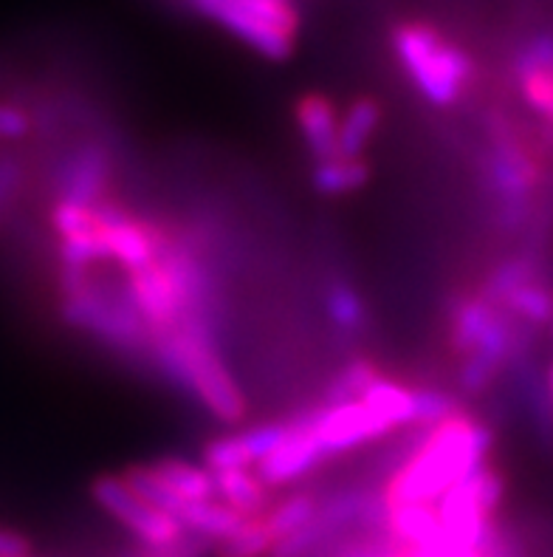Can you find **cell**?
<instances>
[{"mask_svg": "<svg viewBox=\"0 0 553 557\" xmlns=\"http://www.w3.org/2000/svg\"><path fill=\"white\" fill-rule=\"evenodd\" d=\"M494 428L472 413H457L429 431L415 433L413 447L381 484V498L395 504H438L477 467L491 461Z\"/></svg>", "mask_w": 553, "mask_h": 557, "instance_id": "cell-1", "label": "cell"}, {"mask_svg": "<svg viewBox=\"0 0 553 557\" xmlns=\"http://www.w3.org/2000/svg\"><path fill=\"white\" fill-rule=\"evenodd\" d=\"M148 366L181 394L192 396L217 422L246 419V396L221 351V332L203 323H176L150 332Z\"/></svg>", "mask_w": 553, "mask_h": 557, "instance_id": "cell-2", "label": "cell"}, {"mask_svg": "<svg viewBox=\"0 0 553 557\" xmlns=\"http://www.w3.org/2000/svg\"><path fill=\"white\" fill-rule=\"evenodd\" d=\"M56 311L68 329L88 334L113 354L148 362L150 325L127 295L125 277L99 269H56Z\"/></svg>", "mask_w": 553, "mask_h": 557, "instance_id": "cell-3", "label": "cell"}, {"mask_svg": "<svg viewBox=\"0 0 553 557\" xmlns=\"http://www.w3.org/2000/svg\"><path fill=\"white\" fill-rule=\"evenodd\" d=\"M392 54L415 91L435 108H455L477 77L469 51L429 23L404 21L392 26Z\"/></svg>", "mask_w": 553, "mask_h": 557, "instance_id": "cell-4", "label": "cell"}, {"mask_svg": "<svg viewBox=\"0 0 553 557\" xmlns=\"http://www.w3.org/2000/svg\"><path fill=\"white\" fill-rule=\"evenodd\" d=\"M483 178L491 196L494 224L508 235L526 230V224L531 221L533 193L540 184V164L526 148V141L519 139L512 125L500 116L489 120Z\"/></svg>", "mask_w": 553, "mask_h": 557, "instance_id": "cell-5", "label": "cell"}, {"mask_svg": "<svg viewBox=\"0 0 553 557\" xmlns=\"http://www.w3.org/2000/svg\"><path fill=\"white\" fill-rule=\"evenodd\" d=\"M189 9L260 57L282 63L294 54L300 12L291 0H184Z\"/></svg>", "mask_w": 553, "mask_h": 557, "instance_id": "cell-6", "label": "cell"}, {"mask_svg": "<svg viewBox=\"0 0 553 557\" xmlns=\"http://www.w3.org/2000/svg\"><path fill=\"white\" fill-rule=\"evenodd\" d=\"M91 498L102 512L122 523L141 546L176 544L187 532L176 518H169L167 512L144 502L122 475H99L91 484Z\"/></svg>", "mask_w": 553, "mask_h": 557, "instance_id": "cell-7", "label": "cell"}, {"mask_svg": "<svg viewBox=\"0 0 553 557\" xmlns=\"http://www.w3.org/2000/svg\"><path fill=\"white\" fill-rule=\"evenodd\" d=\"M113 173L116 162L105 141L83 139L71 150H65L51 168V193L54 201L93 207L111 198Z\"/></svg>", "mask_w": 553, "mask_h": 557, "instance_id": "cell-8", "label": "cell"}, {"mask_svg": "<svg viewBox=\"0 0 553 557\" xmlns=\"http://www.w3.org/2000/svg\"><path fill=\"white\" fill-rule=\"evenodd\" d=\"M311 422H314V433L328 461L395 433V428L362 399L339 405L319 403L316 408H311Z\"/></svg>", "mask_w": 553, "mask_h": 557, "instance_id": "cell-9", "label": "cell"}, {"mask_svg": "<svg viewBox=\"0 0 553 557\" xmlns=\"http://www.w3.org/2000/svg\"><path fill=\"white\" fill-rule=\"evenodd\" d=\"M291 419V431H288L286 442H282L277 450L268 456L260 467H254L260 473V479L266 481L272 490L288 487V484H297L305 475L316 473L319 467L328 461L323 445L314 433V422H311V408L300 410Z\"/></svg>", "mask_w": 553, "mask_h": 557, "instance_id": "cell-10", "label": "cell"}, {"mask_svg": "<svg viewBox=\"0 0 553 557\" xmlns=\"http://www.w3.org/2000/svg\"><path fill=\"white\" fill-rule=\"evenodd\" d=\"M288 431H291V419H272L246 431L215 436L203 445L201 465L210 467L212 473L235 470V467H260L286 442Z\"/></svg>", "mask_w": 553, "mask_h": 557, "instance_id": "cell-11", "label": "cell"}, {"mask_svg": "<svg viewBox=\"0 0 553 557\" xmlns=\"http://www.w3.org/2000/svg\"><path fill=\"white\" fill-rule=\"evenodd\" d=\"M122 277H125L127 295L136 304V309L141 311V318L150 325V332L169 329V325H176L181 320L178 292L159 258L148 263V267L134 269V272H122Z\"/></svg>", "mask_w": 553, "mask_h": 557, "instance_id": "cell-12", "label": "cell"}, {"mask_svg": "<svg viewBox=\"0 0 553 557\" xmlns=\"http://www.w3.org/2000/svg\"><path fill=\"white\" fill-rule=\"evenodd\" d=\"M339 120L337 106L325 94H302L294 102V122L314 164L339 156Z\"/></svg>", "mask_w": 553, "mask_h": 557, "instance_id": "cell-13", "label": "cell"}, {"mask_svg": "<svg viewBox=\"0 0 553 557\" xmlns=\"http://www.w3.org/2000/svg\"><path fill=\"white\" fill-rule=\"evenodd\" d=\"M217 502L238 509L246 518H263L272 507V493L266 481L260 479L254 467H235V470H217L215 473Z\"/></svg>", "mask_w": 553, "mask_h": 557, "instance_id": "cell-14", "label": "cell"}, {"mask_svg": "<svg viewBox=\"0 0 553 557\" xmlns=\"http://www.w3.org/2000/svg\"><path fill=\"white\" fill-rule=\"evenodd\" d=\"M387 504V502H385ZM387 532L410 549H427L443 535L435 504H387Z\"/></svg>", "mask_w": 553, "mask_h": 557, "instance_id": "cell-15", "label": "cell"}, {"mask_svg": "<svg viewBox=\"0 0 553 557\" xmlns=\"http://www.w3.org/2000/svg\"><path fill=\"white\" fill-rule=\"evenodd\" d=\"M155 479L164 481L184 502H215V473L206 465H196L187 459H159L148 465Z\"/></svg>", "mask_w": 553, "mask_h": 557, "instance_id": "cell-16", "label": "cell"}, {"mask_svg": "<svg viewBox=\"0 0 553 557\" xmlns=\"http://www.w3.org/2000/svg\"><path fill=\"white\" fill-rule=\"evenodd\" d=\"M381 125V106L373 97L353 99L339 120V156L344 159H365L373 136Z\"/></svg>", "mask_w": 553, "mask_h": 557, "instance_id": "cell-17", "label": "cell"}, {"mask_svg": "<svg viewBox=\"0 0 553 557\" xmlns=\"http://www.w3.org/2000/svg\"><path fill=\"white\" fill-rule=\"evenodd\" d=\"M362 403L370 405L378 417H385L395 431L415 428V385H406V382L381 374L365 391Z\"/></svg>", "mask_w": 553, "mask_h": 557, "instance_id": "cell-18", "label": "cell"}, {"mask_svg": "<svg viewBox=\"0 0 553 557\" xmlns=\"http://www.w3.org/2000/svg\"><path fill=\"white\" fill-rule=\"evenodd\" d=\"M249 521L246 516H240L238 509L226 507L224 502H192L187 504L181 516V527L192 535H201L212 544H221L226 537H231L235 532Z\"/></svg>", "mask_w": 553, "mask_h": 557, "instance_id": "cell-19", "label": "cell"}, {"mask_svg": "<svg viewBox=\"0 0 553 557\" xmlns=\"http://www.w3.org/2000/svg\"><path fill=\"white\" fill-rule=\"evenodd\" d=\"M323 498L325 495H319L316 490H294L280 502H274L266 516H263L274 541L280 544L282 537L294 535L302 527H309L316 512H319V507H323Z\"/></svg>", "mask_w": 553, "mask_h": 557, "instance_id": "cell-20", "label": "cell"}, {"mask_svg": "<svg viewBox=\"0 0 553 557\" xmlns=\"http://www.w3.org/2000/svg\"><path fill=\"white\" fill-rule=\"evenodd\" d=\"M370 182V164L365 159H344L334 156L328 162H316L311 170V184L319 196L339 198L362 190Z\"/></svg>", "mask_w": 553, "mask_h": 557, "instance_id": "cell-21", "label": "cell"}, {"mask_svg": "<svg viewBox=\"0 0 553 557\" xmlns=\"http://www.w3.org/2000/svg\"><path fill=\"white\" fill-rule=\"evenodd\" d=\"M325 311H328L330 323L337 325L342 334H362L367 329V304L365 297L359 295V289L351 281L344 277H334V281L325 283L323 295Z\"/></svg>", "mask_w": 553, "mask_h": 557, "instance_id": "cell-22", "label": "cell"}, {"mask_svg": "<svg viewBox=\"0 0 553 557\" xmlns=\"http://www.w3.org/2000/svg\"><path fill=\"white\" fill-rule=\"evenodd\" d=\"M537 277H542V272L533 255H512V258L500 261L498 267H494V272L486 277V283L480 286V295H486L491 304H498L500 309H503L505 300H508L519 286L537 281Z\"/></svg>", "mask_w": 553, "mask_h": 557, "instance_id": "cell-23", "label": "cell"}, {"mask_svg": "<svg viewBox=\"0 0 553 557\" xmlns=\"http://www.w3.org/2000/svg\"><path fill=\"white\" fill-rule=\"evenodd\" d=\"M503 309L517 318L519 323L531 325V329H542V325L553 323V286H548L542 277L519 286L508 300L503 304Z\"/></svg>", "mask_w": 553, "mask_h": 557, "instance_id": "cell-24", "label": "cell"}, {"mask_svg": "<svg viewBox=\"0 0 553 557\" xmlns=\"http://www.w3.org/2000/svg\"><path fill=\"white\" fill-rule=\"evenodd\" d=\"M381 376L378 366L373 360H365V357H356V360L344 362L339 368L334 380L328 382L325 388L323 405H339V403H353V399H362L365 391L370 388L373 382Z\"/></svg>", "mask_w": 553, "mask_h": 557, "instance_id": "cell-25", "label": "cell"}, {"mask_svg": "<svg viewBox=\"0 0 553 557\" xmlns=\"http://www.w3.org/2000/svg\"><path fill=\"white\" fill-rule=\"evenodd\" d=\"M277 546L263 518H249L238 532L215 546V557H268Z\"/></svg>", "mask_w": 553, "mask_h": 557, "instance_id": "cell-26", "label": "cell"}, {"mask_svg": "<svg viewBox=\"0 0 553 557\" xmlns=\"http://www.w3.org/2000/svg\"><path fill=\"white\" fill-rule=\"evenodd\" d=\"M463 413V405L455 394L443 388L415 385V431H429L435 424Z\"/></svg>", "mask_w": 553, "mask_h": 557, "instance_id": "cell-27", "label": "cell"}, {"mask_svg": "<svg viewBox=\"0 0 553 557\" xmlns=\"http://www.w3.org/2000/svg\"><path fill=\"white\" fill-rule=\"evenodd\" d=\"M531 71H553V32H537L512 57L514 79L526 77Z\"/></svg>", "mask_w": 553, "mask_h": 557, "instance_id": "cell-28", "label": "cell"}, {"mask_svg": "<svg viewBox=\"0 0 553 557\" xmlns=\"http://www.w3.org/2000/svg\"><path fill=\"white\" fill-rule=\"evenodd\" d=\"M28 176V164L23 156L12 150H0V221L7 219L9 207L17 201L23 193V184Z\"/></svg>", "mask_w": 553, "mask_h": 557, "instance_id": "cell-29", "label": "cell"}, {"mask_svg": "<svg viewBox=\"0 0 553 557\" xmlns=\"http://www.w3.org/2000/svg\"><path fill=\"white\" fill-rule=\"evenodd\" d=\"M517 88L531 111L553 122V71H531L517 79Z\"/></svg>", "mask_w": 553, "mask_h": 557, "instance_id": "cell-30", "label": "cell"}, {"mask_svg": "<svg viewBox=\"0 0 553 557\" xmlns=\"http://www.w3.org/2000/svg\"><path fill=\"white\" fill-rule=\"evenodd\" d=\"M32 127L35 122L26 108L0 99V141H23L32 136Z\"/></svg>", "mask_w": 553, "mask_h": 557, "instance_id": "cell-31", "label": "cell"}, {"mask_svg": "<svg viewBox=\"0 0 553 557\" xmlns=\"http://www.w3.org/2000/svg\"><path fill=\"white\" fill-rule=\"evenodd\" d=\"M0 557H32V541L21 532L0 527Z\"/></svg>", "mask_w": 553, "mask_h": 557, "instance_id": "cell-32", "label": "cell"}, {"mask_svg": "<svg viewBox=\"0 0 553 557\" xmlns=\"http://www.w3.org/2000/svg\"><path fill=\"white\" fill-rule=\"evenodd\" d=\"M545 385H548V396H551V405H553V362H551V368H548Z\"/></svg>", "mask_w": 553, "mask_h": 557, "instance_id": "cell-33", "label": "cell"}, {"mask_svg": "<svg viewBox=\"0 0 553 557\" xmlns=\"http://www.w3.org/2000/svg\"><path fill=\"white\" fill-rule=\"evenodd\" d=\"M551 329H553V323H551Z\"/></svg>", "mask_w": 553, "mask_h": 557, "instance_id": "cell-34", "label": "cell"}]
</instances>
